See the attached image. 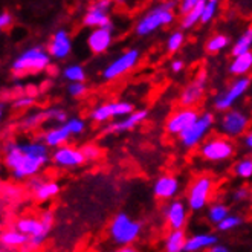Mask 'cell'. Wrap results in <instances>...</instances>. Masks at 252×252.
Masks as SVG:
<instances>
[{"label":"cell","mask_w":252,"mask_h":252,"mask_svg":"<svg viewBox=\"0 0 252 252\" xmlns=\"http://www.w3.org/2000/svg\"><path fill=\"white\" fill-rule=\"evenodd\" d=\"M243 145L248 148L249 153L252 155V130H251V131H248L246 135L243 136Z\"/></svg>","instance_id":"obj_50"},{"label":"cell","mask_w":252,"mask_h":252,"mask_svg":"<svg viewBox=\"0 0 252 252\" xmlns=\"http://www.w3.org/2000/svg\"><path fill=\"white\" fill-rule=\"evenodd\" d=\"M120 252H139L136 248H133V246H126V248H121Z\"/></svg>","instance_id":"obj_52"},{"label":"cell","mask_w":252,"mask_h":252,"mask_svg":"<svg viewBox=\"0 0 252 252\" xmlns=\"http://www.w3.org/2000/svg\"><path fill=\"white\" fill-rule=\"evenodd\" d=\"M229 208L225 205V203H220V202H216V203H211L208 211H206V219L211 225L217 226L220 225L221 221H223L228 216H229Z\"/></svg>","instance_id":"obj_29"},{"label":"cell","mask_w":252,"mask_h":252,"mask_svg":"<svg viewBox=\"0 0 252 252\" xmlns=\"http://www.w3.org/2000/svg\"><path fill=\"white\" fill-rule=\"evenodd\" d=\"M135 112V106L128 101H109L91 112V120L98 124H104L113 118H126Z\"/></svg>","instance_id":"obj_12"},{"label":"cell","mask_w":252,"mask_h":252,"mask_svg":"<svg viewBox=\"0 0 252 252\" xmlns=\"http://www.w3.org/2000/svg\"><path fill=\"white\" fill-rule=\"evenodd\" d=\"M214 191V181L208 174H200L191 182L187 192V205L191 211H202L210 203Z\"/></svg>","instance_id":"obj_6"},{"label":"cell","mask_w":252,"mask_h":252,"mask_svg":"<svg viewBox=\"0 0 252 252\" xmlns=\"http://www.w3.org/2000/svg\"><path fill=\"white\" fill-rule=\"evenodd\" d=\"M217 9H219V2H217V0H208V2H206L205 6H203L200 23L202 25H208L210 22H213L214 17H216V14H217Z\"/></svg>","instance_id":"obj_36"},{"label":"cell","mask_w":252,"mask_h":252,"mask_svg":"<svg viewBox=\"0 0 252 252\" xmlns=\"http://www.w3.org/2000/svg\"><path fill=\"white\" fill-rule=\"evenodd\" d=\"M44 182H46V177H41V176H35V177H31V179L28 181V188L31 192H34L37 188H40Z\"/></svg>","instance_id":"obj_46"},{"label":"cell","mask_w":252,"mask_h":252,"mask_svg":"<svg viewBox=\"0 0 252 252\" xmlns=\"http://www.w3.org/2000/svg\"><path fill=\"white\" fill-rule=\"evenodd\" d=\"M205 0H200V3L192 9L189 14L184 16L181 19V28L182 31H188V29H192L197 23H200V19H202V11H203V6H205Z\"/></svg>","instance_id":"obj_31"},{"label":"cell","mask_w":252,"mask_h":252,"mask_svg":"<svg viewBox=\"0 0 252 252\" xmlns=\"http://www.w3.org/2000/svg\"><path fill=\"white\" fill-rule=\"evenodd\" d=\"M80 150H81L86 160H96L101 155L99 147L95 144H84V145H81Z\"/></svg>","instance_id":"obj_40"},{"label":"cell","mask_w":252,"mask_h":252,"mask_svg":"<svg viewBox=\"0 0 252 252\" xmlns=\"http://www.w3.org/2000/svg\"><path fill=\"white\" fill-rule=\"evenodd\" d=\"M110 6H112V2H109V0H99V2H95L84 12L83 25L91 29H99V28L113 29L112 20L109 16Z\"/></svg>","instance_id":"obj_14"},{"label":"cell","mask_w":252,"mask_h":252,"mask_svg":"<svg viewBox=\"0 0 252 252\" xmlns=\"http://www.w3.org/2000/svg\"><path fill=\"white\" fill-rule=\"evenodd\" d=\"M251 86V78L249 77H243V78H235L228 87H225L220 94H217L214 96V109L217 112H228L234 107V104L239 101Z\"/></svg>","instance_id":"obj_10"},{"label":"cell","mask_w":252,"mask_h":252,"mask_svg":"<svg viewBox=\"0 0 252 252\" xmlns=\"http://www.w3.org/2000/svg\"><path fill=\"white\" fill-rule=\"evenodd\" d=\"M184 43H185V34L182 29H177V31L171 32L167 38V52L168 54L179 52V49L184 46Z\"/></svg>","instance_id":"obj_35"},{"label":"cell","mask_w":252,"mask_h":252,"mask_svg":"<svg viewBox=\"0 0 252 252\" xmlns=\"http://www.w3.org/2000/svg\"><path fill=\"white\" fill-rule=\"evenodd\" d=\"M28 237L22 232H19L17 229H8L3 231L2 235H0V243H2V248L6 251H12V249H23L28 243Z\"/></svg>","instance_id":"obj_25"},{"label":"cell","mask_w":252,"mask_h":252,"mask_svg":"<svg viewBox=\"0 0 252 252\" xmlns=\"http://www.w3.org/2000/svg\"><path fill=\"white\" fill-rule=\"evenodd\" d=\"M181 189V182L176 176L162 174L153 185V194L159 200H174Z\"/></svg>","instance_id":"obj_17"},{"label":"cell","mask_w":252,"mask_h":252,"mask_svg":"<svg viewBox=\"0 0 252 252\" xmlns=\"http://www.w3.org/2000/svg\"><path fill=\"white\" fill-rule=\"evenodd\" d=\"M113 252H120V249H118V251H113Z\"/></svg>","instance_id":"obj_54"},{"label":"cell","mask_w":252,"mask_h":252,"mask_svg":"<svg viewBox=\"0 0 252 252\" xmlns=\"http://www.w3.org/2000/svg\"><path fill=\"white\" fill-rule=\"evenodd\" d=\"M44 112H46V118H48V121H55V123H60V126H62V124H64V123L69 120V118H67V113H66V110L60 109V107H49V109H46Z\"/></svg>","instance_id":"obj_39"},{"label":"cell","mask_w":252,"mask_h":252,"mask_svg":"<svg viewBox=\"0 0 252 252\" xmlns=\"http://www.w3.org/2000/svg\"><path fill=\"white\" fill-rule=\"evenodd\" d=\"M187 242H188V235L185 229L170 231L164 240L165 252H185Z\"/></svg>","instance_id":"obj_26"},{"label":"cell","mask_w":252,"mask_h":252,"mask_svg":"<svg viewBox=\"0 0 252 252\" xmlns=\"http://www.w3.org/2000/svg\"><path fill=\"white\" fill-rule=\"evenodd\" d=\"M229 73L235 78H243L248 77V73L252 70V52L234 57L229 63Z\"/></svg>","instance_id":"obj_24"},{"label":"cell","mask_w":252,"mask_h":252,"mask_svg":"<svg viewBox=\"0 0 252 252\" xmlns=\"http://www.w3.org/2000/svg\"><path fill=\"white\" fill-rule=\"evenodd\" d=\"M228 44H229L228 35L219 32V34H214V35H211L208 40H206V43H205V51L208 52V54H219V52H221L223 49H226Z\"/></svg>","instance_id":"obj_30"},{"label":"cell","mask_w":252,"mask_h":252,"mask_svg":"<svg viewBox=\"0 0 252 252\" xmlns=\"http://www.w3.org/2000/svg\"><path fill=\"white\" fill-rule=\"evenodd\" d=\"M14 229L25 234L28 239H43L46 240L49 231L44 229L40 217H20L16 223Z\"/></svg>","instance_id":"obj_20"},{"label":"cell","mask_w":252,"mask_h":252,"mask_svg":"<svg viewBox=\"0 0 252 252\" xmlns=\"http://www.w3.org/2000/svg\"><path fill=\"white\" fill-rule=\"evenodd\" d=\"M206 84H208V72H206L205 67L199 69V72L194 75L184 89L179 95V104L182 107H189V109H196L194 106H197L202 101L205 91H206Z\"/></svg>","instance_id":"obj_11"},{"label":"cell","mask_w":252,"mask_h":252,"mask_svg":"<svg viewBox=\"0 0 252 252\" xmlns=\"http://www.w3.org/2000/svg\"><path fill=\"white\" fill-rule=\"evenodd\" d=\"M231 199L235 202V203H242V202H246L249 199H252V192L246 188V187H240L232 191L231 194Z\"/></svg>","instance_id":"obj_43"},{"label":"cell","mask_w":252,"mask_h":252,"mask_svg":"<svg viewBox=\"0 0 252 252\" xmlns=\"http://www.w3.org/2000/svg\"><path fill=\"white\" fill-rule=\"evenodd\" d=\"M112 43H113V29L110 28L92 29L87 37V48L95 55H101L106 51H109Z\"/></svg>","instance_id":"obj_19"},{"label":"cell","mask_w":252,"mask_h":252,"mask_svg":"<svg viewBox=\"0 0 252 252\" xmlns=\"http://www.w3.org/2000/svg\"><path fill=\"white\" fill-rule=\"evenodd\" d=\"M248 52H252V26L245 29V31L242 32V35L235 40V43L231 48L232 58L243 55V54H248Z\"/></svg>","instance_id":"obj_27"},{"label":"cell","mask_w":252,"mask_h":252,"mask_svg":"<svg viewBox=\"0 0 252 252\" xmlns=\"http://www.w3.org/2000/svg\"><path fill=\"white\" fill-rule=\"evenodd\" d=\"M141 60V52L136 48H130L127 51H124L121 55H118L115 60H112L102 70L101 77L106 81H115L118 78L124 77L126 73L131 72L138 66Z\"/></svg>","instance_id":"obj_7"},{"label":"cell","mask_w":252,"mask_h":252,"mask_svg":"<svg viewBox=\"0 0 252 252\" xmlns=\"http://www.w3.org/2000/svg\"><path fill=\"white\" fill-rule=\"evenodd\" d=\"M63 78L70 83H84L86 70L81 64H67L63 69Z\"/></svg>","instance_id":"obj_34"},{"label":"cell","mask_w":252,"mask_h":252,"mask_svg":"<svg viewBox=\"0 0 252 252\" xmlns=\"http://www.w3.org/2000/svg\"><path fill=\"white\" fill-rule=\"evenodd\" d=\"M46 112L40 110V112H32V113H28L25 118H22V121L19 123V126L25 130H34L38 126H41L44 121H46Z\"/></svg>","instance_id":"obj_33"},{"label":"cell","mask_w":252,"mask_h":252,"mask_svg":"<svg viewBox=\"0 0 252 252\" xmlns=\"http://www.w3.org/2000/svg\"><path fill=\"white\" fill-rule=\"evenodd\" d=\"M243 223V219L240 216H235V214H229L223 221H221L220 225H217L216 228L221 232H228V231H232L235 228H239L240 225Z\"/></svg>","instance_id":"obj_37"},{"label":"cell","mask_w":252,"mask_h":252,"mask_svg":"<svg viewBox=\"0 0 252 252\" xmlns=\"http://www.w3.org/2000/svg\"><path fill=\"white\" fill-rule=\"evenodd\" d=\"M48 52L51 58L54 60H64L72 52V38L67 31L64 29H58L54 32L49 44H48Z\"/></svg>","instance_id":"obj_18"},{"label":"cell","mask_w":252,"mask_h":252,"mask_svg":"<svg viewBox=\"0 0 252 252\" xmlns=\"http://www.w3.org/2000/svg\"><path fill=\"white\" fill-rule=\"evenodd\" d=\"M251 200H252V199H251Z\"/></svg>","instance_id":"obj_55"},{"label":"cell","mask_w":252,"mask_h":252,"mask_svg":"<svg viewBox=\"0 0 252 252\" xmlns=\"http://www.w3.org/2000/svg\"><path fill=\"white\" fill-rule=\"evenodd\" d=\"M170 69H171L174 73L182 72V70L185 69V63H184V60H181V58H176V60H173V62H171Z\"/></svg>","instance_id":"obj_49"},{"label":"cell","mask_w":252,"mask_h":252,"mask_svg":"<svg viewBox=\"0 0 252 252\" xmlns=\"http://www.w3.org/2000/svg\"><path fill=\"white\" fill-rule=\"evenodd\" d=\"M148 116L147 110H136L135 113H131L130 116H126L123 120L112 123L110 126L106 127V133H124V131H130L133 128H136L139 124H142Z\"/></svg>","instance_id":"obj_21"},{"label":"cell","mask_w":252,"mask_h":252,"mask_svg":"<svg viewBox=\"0 0 252 252\" xmlns=\"http://www.w3.org/2000/svg\"><path fill=\"white\" fill-rule=\"evenodd\" d=\"M199 155L208 162H225L235 155V145L225 136H211L199 147Z\"/></svg>","instance_id":"obj_8"},{"label":"cell","mask_w":252,"mask_h":252,"mask_svg":"<svg viewBox=\"0 0 252 252\" xmlns=\"http://www.w3.org/2000/svg\"><path fill=\"white\" fill-rule=\"evenodd\" d=\"M214 124H216V118L211 112L200 113L199 120L179 136L181 145L187 148V150H192V148L200 147L208 139V135L213 130Z\"/></svg>","instance_id":"obj_5"},{"label":"cell","mask_w":252,"mask_h":252,"mask_svg":"<svg viewBox=\"0 0 252 252\" xmlns=\"http://www.w3.org/2000/svg\"><path fill=\"white\" fill-rule=\"evenodd\" d=\"M188 205L181 200V199H174L170 200L165 208H164V219L167 221V225L170 231H179L185 229L188 223Z\"/></svg>","instance_id":"obj_15"},{"label":"cell","mask_w":252,"mask_h":252,"mask_svg":"<svg viewBox=\"0 0 252 252\" xmlns=\"http://www.w3.org/2000/svg\"><path fill=\"white\" fill-rule=\"evenodd\" d=\"M219 243V237L213 232H199L188 237V242L185 246V252H199L208 251L210 248Z\"/></svg>","instance_id":"obj_22"},{"label":"cell","mask_w":252,"mask_h":252,"mask_svg":"<svg viewBox=\"0 0 252 252\" xmlns=\"http://www.w3.org/2000/svg\"><path fill=\"white\" fill-rule=\"evenodd\" d=\"M142 231V223L135 219H131L126 213H118L109 225V237L110 240L118 245V246H131V243H135L138 240V237L141 235Z\"/></svg>","instance_id":"obj_4"},{"label":"cell","mask_w":252,"mask_h":252,"mask_svg":"<svg viewBox=\"0 0 252 252\" xmlns=\"http://www.w3.org/2000/svg\"><path fill=\"white\" fill-rule=\"evenodd\" d=\"M40 220H41V223H43L44 229L51 232V229H52V226H54V213L49 211V210L43 211V213L40 214Z\"/></svg>","instance_id":"obj_45"},{"label":"cell","mask_w":252,"mask_h":252,"mask_svg":"<svg viewBox=\"0 0 252 252\" xmlns=\"http://www.w3.org/2000/svg\"><path fill=\"white\" fill-rule=\"evenodd\" d=\"M176 6H177L176 2H164V3L153 5L136 22L135 32L139 37H145L156 32L160 28L170 26L176 20V12H174Z\"/></svg>","instance_id":"obj_2"},{"label":"cell","mask_w":252,"mask_h":252,"mask_svg":"<svg viewBox=\"0 0 252 252\" xmlns=\"http://www.w3.org/2000/svg\"><path fill=\"white\" fill-rule=\"evenodd\" d=\"M34 104H35V98L31 96V95L23 94V95L17 96L16 99L12 101V109H16V110H19V109H28V107H32Z\"/></svg>","instance_id":"obj_41"},{"label":"cell","mask_w":252,"mask_h":252,"mask_svg":"<svg viewBox=\"0 0 252 252\" xmlns=\"http://www.w3.org/2000/svg\"><path fill=\"white\" fill-rule=\"evenodd\" d=\"M58 192H60V184L55 181H46L40 188H37L32 194L37 202H48L54 199L55 196H58Z\"/></svg>","instance_id":"obj_28"},{"label":"cell","mask_w":252,"mask_h":252,"mask_svg":"<svg viewBox=\"0 0 252 252\" xmlns=\"http://www.w3.org/2000/svg\"><path fill=\"white\" fill-rule=\"evenodd\" d=\"M70 131L69 128L66 127V124H62V126H57V127H52L49 128L48 131H44L41 135V141L46 144L49 148H60L63 145H67L66 142L69 141L70 138Z\"/></svg>","instance_id":"obj_23"},{"label":"cell","mask_w":252,"mask_h":252,"mask_svg":"<svg viewBox=\"0 0 252 252\" xmlns=\"http://www.w3.org/2000/svg\"><path fill=\"white\" fill-rule=\"evenodd\" d=\"M51 60L52 58L48 49H43L40 46L29 48L11 63V73L12 77L20 78L28 75V73H37L41 70H46L51 66Z\"/></svg>","instance_id":"obj_3"},{"label":"cell","mask_w":252,"mask_h":252,"mask_svg":"<svg viewBox=\"0 0 252 252\" xmlns=\"http://www.w3.org/2000/svg\"><path fill=\"white\" fill-rule=\"evenodd\" d=\"M206 252H231L229 251V248L228 246H225V245H220V243H217L216 246H213V248H210Z\"/></svg>","instance_id":"obj_51"},{"label":"cell","mask_w":252,"mask_h":252,"mask_svg":"<svg viewBox=\"0 0 252 252\" xmlns=\"http://www.w3.org/2000/svg\"><path fill=\"white\" fill-rule=\"evenodd\" d=\"M199 3H200V0H184V2H181L179 3V12H181V16L184 17V16H187V14H189Z\"/></svg>","instance_id":"obj_44"},{"label":"cell","mask_w":252,"mask_h":252,"mask_svg":"<svg viewBox=\"0 0 252 252\" xmlns=\"http://www.w3.org/2000/svg\"><path fill=\"white\" fill-rule=\"evenodd\" d=\"M67 94L72 98H81L87 94V86L86 83H70L67 86Z\"/></svg>","instance_id":"obj_42"},{"label":"cell","mask_w":252,"mask_h":252,"mask_svg":"<svg viewBox=\"0 0 252 252\" xmlns=\"http://www.w3.org/2000/svg\"><path fill=\"white\" fill-rule=\"evenodd\" d=\"M232 173L235 177H239V179H243V181L251 179L252 177V156L242 158L237 160L232 167Z\"/></svg>","instance_id":"obj_32"},{"label":"cell","mask_w":252,"mask_h":252,"mask_svg":"<svg viewBox=\"0 0 252 252\" xmlns=\"http://www.w3.org/2000/svg\"><path fill=\"white\" fill-rule=\"evenodd\" d=\"M51 160L58 168H75L86 162L80 148L72 145H63L60 148H55L51 155Z\"/></svg>","instance_id":"obj_16"},{"label":"cell","mask_w":252,"mask_h":252,"mask_svg":"<svg viewBox=\"0 0 252 252\" xmlns=\"http://www.w3.org/2000/svg\"><path fill=\"white\" fill-rule=\"evenodd\" d=\"M12 25V16L11 12L8 11H3L2 14H0V28L2 29H6Z\"/></svg>","instance_id":"obj_47"},{"label":"cell","mask_w":252,"mask_h":252,"mask_svg":"<svg viewBox=\"0 0 252 252\" xmlns=\"http://www.w3.org/2000/svg\"><path fill=\"white\" fill-rule=\"evenodd\" d=\"M48 160L49 147L43 141H9L5 145V165L16 181L38 176Z\"/></svg>","instance_id":"obj_1"},{"label":"cell","mask_w":252,"mask_h":252,"mask_svg":"<svg viewBox=\"0 0 252 252\" xmlns=\"http://www.w3.org/2000/svg\"><path fill=\"white\" fill-rule=\"evenodd\" d=\"M2 252H11V251H6V249H3V251H2Z\"/></svg>","instance_id":"obj_53"},{"label":"cell","mask_w":252,"mask_h":252,"mask_svg":"<svg viewBox=\"0 0 252 252\" xmlns=\"http://www.w3.org/2000/svg\"><path fill=\"white\" fill-rule=\"evenodd\" d=\"M64 124L69 128L72 136H78V135H81V133H84V130H86V121L83 120V118H77V116L69 118Z\"/></svg>","instance_id":"obj_38"},{"label":"cell","mask_w":252,"mask_h":252,"mask_svg":"<svg viewBox=\"0 0 252 252\" xmlns=\"http://www.w3.org/2000/svg\"><path fill=\"white\" fill-rule=\"evenodd\" d=\"M251 118L246 112L239 109H231L221 115V118L217 123V128L220 135L225 138H239L242 135H246V130L249 128Z\"/></svg>","instance_id":"obj_9"},{"label":"cell","mask_w":252,"mask_h":252,"mask_svg":"<svg viewBox=\"0 0 252 252\" xmlns=\"http://www.w3.org/2000/svg\"><path fill=\"white\" fill-rule=\"evenodd\" d=\"M199 110L197 109H189V107H181L174 113L170 115V118L165 123V131L171 136L179 138L184 131H187L192 124L199 120Z\"/></svg>","instance_id":"obj_13"},{"label":"cell","mask_w":252,"mask_h":252,"mask_svg":"<svg viewBox=\"0 0 252 252\" xmlns=\"http://www.w3.org/2000/svg\"><path fill=\"white\" fill-rule=\"evenodd\" d=\"M5 188H6V185H3ZM6 189H9L8 192H3V196H8V199H14V197H19V196H22V189L19 188V187H16V185H8V188Z\"/></svg>","instance_id":"obj_48"}]
</instances>
